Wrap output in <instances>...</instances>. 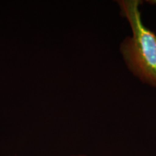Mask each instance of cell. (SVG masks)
<instances>
[{
    "label": "cell",
    "mask_w": 156,
    "mask_h": 156,
    "mask_svg": "<svg viewBox=\"0 0 156 156\" xmlns=\"http://www.w3.org/2000/svg\"><path fill=\"white\" fill-rule=\"evenodd\" d=\"M121 16L132 34L122 40L119 52L130 73L144 85L156 90V33L144 24L141 0H117Z\"/></svg>",
    "instance_id": "6da1fadb"
},
{
    "label": "cell",
    "mask_w": 156,
    "mask_h": 156,
    "mask_svg": "<svg viewBox=\"0 0 156 156\" xmlns=\"http://www.w3.org/2000/svg\"><path fill=\"white\" fill-rule=\"evenodd\" d=\"M71 156H86V155H73Z\"/></svg>",
    "instance_id": "7a4b0ae2"
}]
</instances>
